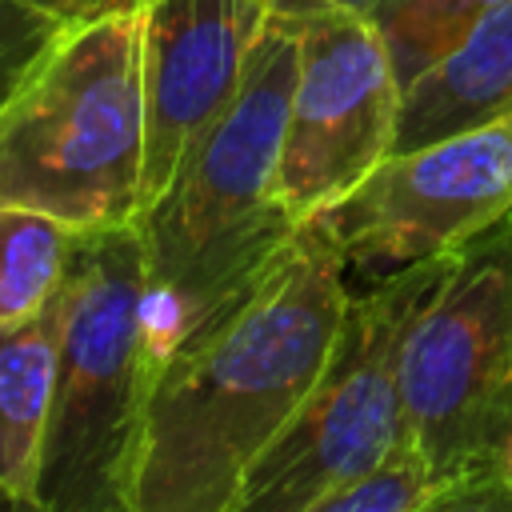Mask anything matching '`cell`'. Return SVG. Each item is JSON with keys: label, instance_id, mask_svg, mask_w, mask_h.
<instances>
[{"label": "cell", "instance_id": "7c38bea8", "mask_svg": "<svg viewBox=\"0 0 512 512\" xmlns=\"http://www.w3.org/2000/svg\"><path fill=\"white\" fill-rule=\"evenodd\" d=\"M80 236L48 212L0 204V324H24L60 296Z\"/></svg>", "mask_w": 512, "mask_h": 512}, {"label": "cell", "instance_id": "ac0fdd59", "mask_svg": "<svg viewBox=\"0 0 512 512\" xmlns=\"http://www.w3.org/2000/svg\"><path fill=\"white\" fill-rule=\"evenodd\" d=\"M144 4H152V0H120V8H144Z\"/></svg>", "mask_w": 512, "mask_h": 512}, {"label": "cell", "instance_id": "5b68a950", "mask_svg": "<svg viewBox=\"0 0 512 512\" xmlns=\"http://www.w3.org/2000/svg\"><path fill=\"white\" fill-rule=\"evenodd\" d=\"M400 404V436L436 468L440 508H452L512 436V208L452 248L404 336Z\"/></svg>", "mask_w": 512, "mask_h": 512}, {"label": "cell", "instance_id": "8fae6325", "mask_svg": "<svg viewBox=\"0 0 512 512\" xmlns=\"http://www.w3.org/2000/svg\"><path fill=\"white\" fill-rule=\"evenodd\" d=\"M64 336V288L24 324H0V492L36 512L44 432Z\"/></svg>", "mask_w": 512, "mask_h": 512}, {"label": "cell", "instance_id": "6da1fadb", "mask_svg": "<svg viewBox=\"0 0 512 512\" xmlns=\"http://www.w3.org/2000/svg\"><path fill=\"white\" fill-rule=\"evenodd\" d=\"M348 296L344 252L316 216L240 296L196 324L156 364L132 512H236L244 476L320 380Z\"/></svg>", "mask_w": 512, "mask_h": 512}, {"label": "cell", "instance_id": "4fadbf2b", "mask_svg": "<svg viewBox=\"0 0 512 512\" xmlns=\"http://www.w3.org/2000/svg\"><path fill=\"white\" fill-rule=\"evenodd\" d=\"M444 480L412 440H396L368 472L332 492L320 512H440Z\"/></svg>", "mask_w": 512, "mask_h": 512}, {"label": "cell", "instance_id": "d6986e66", "mask_svg": "<svg viewBox=\"0 0 512 512\" xmlns=\"http://www.w3.org/2000/svg\"><path fill=\"white\" fill-rule=\"evenodd\" d=\"M8 508H16V504H12V500H8L4 492H0V512H8Z\"/></svg>", "mask_w": 512, "mask_h": 512}, {"label": "cell", "instance_id": "5bb4252c", "mask_svg": "<svg viewBox=\"0 0 512 512\" xmlns=\"http://www.w3.org/2000/svg\"><path fill=\"white\" fill-rule=\"evenodd\" d=\"M504 0H396L388 4L376 24L384 32L392 68L400 76V88L428 68L480 12L496 8Z\"/></svg>", "mask_w": 512, "mask_h": 512}, {"label": "cell", "instance_id": "9c48e42d", "mask_svg": "<svg viewBox=\"0 0 512 512\" xmlns=\"http://www.w3.org/2000/svg\"><path fill=\"white\" fill-rule=\"evenodd\" d=\"M268 16V0H152L140 8L144 208L236 100Z\"/></svg>", "mask_w": 512, "mask_h": 512}, {"label": "cell", "instance_id": "30bf717a", "mask_svg": "<svg viewBox=\"0 0 512 512\" xmlns=\"http://www.w3.org/2000/svg\"><path fill=\"white\" fill-rule=\"evenodd\" d=\"M512 112V0L480 12L400 88L396 148L408 152Z\"/></svg>", "mask_w": 512, "mask_h": 512}, {"label": "cell", "instance_id": "3957f363", "mask_svg": "<svg viewBox=\"0 0 512 512\" xmlns=\"http://www.w3.org/2000/svg\"><path fill=\"white\" fill-rule=\"evenodd\" d=\"M144 24L116 8L72 24L0 108V204L80 232L144 208Z\"/></svg>", "mask_w": 512, "mask_h": 512}, {"label": "cell", "instance_id": "2e32d148", "mask_svg": "<svg viewBox=\"0 0 512 512\" xmlns=\"http://www.w3.org/2000/svg\"><path fill=\"white\" fill-rule=\"evenodd\" d=\"M36 8H44L48 16L64 20V24H88L96 16H108L120 8V0H28Z\"/></svg>", "mask_w": 512, "mask_h": 512}, {"label": "cell", "instance_id": "e0dca14e", "mask_svg": "<svg viewBox=\"0 0 512 512\" xmlns=\"http://www.w3.org/2000/svg\"><path fill=\"white\" fill-rule=\"evenodd\" d=\"M388 4L396 0H268L272 12H316V8H344V12H364V16H380Z\"/></svg>", "mask_w": 512, "mask_h": 512}, {"label": "cell", "instance_id": "9a60e30c", "mask_svg": "<svg viewBox=\"0 0 512 512\" xmlns=\"http://www.w3.org/2000/svg\"><path fill=\"white\" fill-rule=\"evenodd\" d=\"M68 28L72 24L48 16L28 0H0V108L16 96V88L36 72V64Z\"/></svg>", "mask_w": 512, "mask_h": 512}, {"label": "cell", "instance_id": "ba28073f", "mask_svg": "<svg viewBox=\"0 0 512 512\" xmlns=\"http://www.w3.org/2000/svg\"><path fill=\"white\" fill-rule=\"evenodd\" d=\"M512 208V112L392 152L320 220L348 276L372 284L460 248Z\"/></svg>", "mask_w": 512, "mask_h": 512}, {"label": "cell", "instance_id": "7a4b0ae2", "mask_svg": "<svg viewBox=\"0 0 512 512\" xmlns=\"http://www.w3.org/2000/svg\"><path fill=\"white\" fill-rule=\"evenodd\" d=\"M296 52V16L272 12L236 100L136 220L156 364L240 296L304 228L276 196Z\"/></svg>", "mask_w": 512, "mask_h": 512}, {"label": "cell", "instance_id": "277c9868", "mask_svg": "<svg viewBox=\"0 0 512 512\" xmlns=\"http://www.w3.org/2000/svg\"><path fill=\"white\" fill-rule=\"evenodd\" d=\"M152 376L140 228H92L80 236L64 280L36 512H132V460Z\"/></svg>", "mask_w": 512, "mask_h": 512}, {"label": "cell", "instance_id": "8992f818", "mask_svg": "<svg viewBox=\"0 0 512 512\" xmlns=\"http://www.w3.org/2000/svg\"><path fill=\"white\" fill-rule=\"evenodd\" d=\"M448 256L408 264L348 296L320 380L244 476L236 512H320L332 492L368 472L400 440L404 336L440 284Z\"/></svg>", "mask_w": 512, "mask_h": 512}, {"label": "cell", "instance_id": "52a82bcc", "mask_svg": "<svg viewBox=\"0 0 512 512\" xmlns=\"http://www.w3.org/2000/svg\"><path fill=\"white\" fill-rule=\"evenodd\" d=\"M300 24L276 196L296 224L324 216L396 148L400 76L376 16L316 8Z\"/></svg>", "mask_w": 512, "mask_h": 512}]
</instances>
